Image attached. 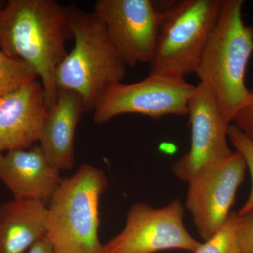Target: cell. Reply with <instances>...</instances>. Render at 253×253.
Listing matches in <instances>:
<instances>
[{"label":"cell","instance_id":"6","mask_svg":"<svg viewBox=\"0 0 253 253\" xmlns=\"http://www.w3.org/2000/svg\"><path fill=\"white\" fill-rule=\"evenodd\" d=\"M196 88L184 78L161 74H149L132 84L115 83L98 99L93 110L94 121L106 123L127 113L156 119L166 116H188Z\"/></svg>","mask_w":253,"mask_h":253},{"label":"cell","instance_id":"11","mask_svg":"<svg viewBox=\"0 0 253 253\" xmlns=\"http://www.w3.org/2000/svg\"><path fill=\"white\" fill-rule=\"evenodd\" d=\"M47 111L42 84L37 79L0 98V153L38 143Z\"/></svg>","mask_w":253,"mask_h":253},{"label":"cell","instance_id":"2","mask_svg":"<svg viewBox=\"0 0 253 253\" xmlns=\"http://www.w3.org/2000/svg\"><path fill=\"white\" fill-rule=\"evenodd\" d=\"M243 0H221L195 71L200 83L212 91L229 124L251 96L245 76L253 53V26L243 21Z\"/></svg>","mask_w":253,"mask_h":253},{"label":"cell","instance_id":"3","mask_svg":"<svg viewBox=\"0 0 253 253\" xmlns=\"http://www.w3.org/2000/svg\"><path fill=\"white\" fill-rule=\"evenodd\" d=\"M108 184L104 171L89 163L61 179L46 206V236L56 253H105L99 202Z\"/></svg>","mask_w":253,"mask_h":253},{"label":"cell","instance_id":"15","mask_svg":"<svg viewBox=\"0 0 253 253\" xmlns=\"http://www.w3.org/2000/svg\"><path fill=\"white\" fill-rule=\"evenodd\" d=\"M37 78L36 71L28 63L0 50V98Z\"/></svg>","mask_w":253,"mask_h":253},{"label":"cell","instance_id":"9","mask_svg":"<svg viewBox=\"0 0 253 253\" xmlns=\"http://www.w3.org/2000/svg\"><path fill=\"white\" fill-rule=\"evenodd\" d=\"M94 11L126 66L151 62L163 18L154 1L98 0Z\"/></svg>","mask_w":253,"mask_h":253},{"label":"cell","instance_id":"17","mask_svg":"<svg viewBox=\"0 0 253 253\" xmlns=\"http://www.w3.org/2000/svg\"><path fill=\"white\" fill-rule=\"evenodd\" d=\"M227 134L229 141L235 148L236 151L244 157L252 179V186L249 198L237 212L239 216H242L253 208V142L233 124L229 125Z\"/></svg>","mask_w":253,"mask_h":253},{"label":"cell","instance_id":"4","mask_svg":"<svg viewBox=\"0 0 253 253\" xmlns=\"http://www.w3.org/2000/svg\"><path fill=\"white\" fill-rule=\"evenodd\" d=\"M71 28L74 47L56 69V86L58 91L77 93L86 111H91L109 86L122 82L126 66L94 11L86 12L75 7Z\"/></svg>","mask_w":253,"mask_h":253},{"label":"cell","instance_id":"13","mask_svg":"<svg viewBox=\"0 0 253 253\" xmlns=\"http://www.w3.org/2000/svg\"><path fill=\"white\" fill-rule=\"evenodd\" d=\"M85 111L81 96L68 90L58 91L56 103L48 109L38 142L49 162L60 170L74 166L75 134Z\"/></svg>","mask_w":253,"mask_h":253},{"label":"cell","instance_id":"10","mask_svg":"<svg viewBox=\"0 0 253 253\" xmlns=\"http://www.w3.org/2000/svg\"><path fill=\"white\" fill-rule=\"evenodd\" d=\"M191 126L189 151L176 161L172 171L180 180L188 183L201 168L220 162L232 154L229 146L226 121L212 91L199 83L190 101Z\"/></svg>","mask_w":253,"mask_h":253},{"label":"cell","instance_id":"20","mask_svg":"<svg viewBox=\"0 0 253 253\" xmlns=\"http://www.w3.org/2000/svg\"><path fill=\"white\" fill-rule=\"evenodd\" d=\"M26 253H56L47 236H44L36 241Z\"/></svg>","mask_w":253,"mask_h":253},{"label":"cell","instance_id":"16","mask_svg":"<svg viewBox=\"0 0 253 253\" xmlns=\"http://www.w3.org/2000/svg\"><path fill=\"white\" fill-rule=\"evenodd\" d=\"M241 217L231 212L224 224L193 253H241L238 232Z\"/></svg>","mask_w":253,"mask_h":253},{"label":"cell","instance_id":"1","mask_svg":"<svg viewBox=\"0 0 253 253\" xmlns=\"http://www.w3.org/2000/svg\"><path fill=\"white\" fill-rule=\"evenodd\" d=\"M74 9L55 0H9L0 11V50L36 71L47 109L57 99L55 76L73 38Z\"/></svg>","mask_w":253,"mask_h":253},{"label":"cell","instance_id":"12","mask_svg":"<svg viewBox=\"0 0 253 253\" xmlns=\"http://www.w3.org/2000/svg\"><path fill=\"white\" fill-rule=\"evenodd\" d=\"M60 171L39 145L0 153V180L16 199L47 204L62 179Z\"/></svg>","mask_w":253,"mask_h":253},{"label":"cell","instance_id":"18","mask_svg":"<svg viewBox=\"0 0 253 253\" xmlns=\"http://www.w3.org/2000/svg\"><path fill=\"white\" fill-rule=\"evenodd\" d=\"M238 241L241 253H253V208L240 216Z\"/></svg>","mask_w":253,"mask_h":253},{"label":"cell","instance_id":"5","mask_svg":"<svg viewBox=\"0 0 253 253\" xmlns=\"http://www.w3.org/2000/svg\"><path fill=\"white\" fill-rule=\"evenodd\" d=\"M221 0H183L163 10L149 74L184 78L195 73Z\"/></svg>","mask_w":253,"mask_h":253},{"label":"cell","instance_id":"14","mask_svg":"<svg viewBox=\"0 0 253 253\" xmlns=\"http://www.w3.org/2000/svg\"><path fill=\"white\" fill-rule=\"evenodd\" d=\"M46 205L16 199L0 205V253H24L46 235Z\"/></svg>","mask_w":253,"mask_h":253},{"label":"cell","instance_id":"7","mask_svg":"<svg viewBox=\"0 0 253 253\" xmlns=\"http://www.w3.org/2000/svg\"><path fill=\"white\" fill-rule=\"evenodd\" d=\"M184 210L179 200L156 208L133 205L123 230L104 245L105 253H155L168 249L194 253L201 243L184 225Z\"/></svg>","mask_w":253,"mask_h":253},{"label":"cell","instance_id":"19","mask_svg":"<svg viewBox=\"0 0 253 253\" xmlns=\"http://www.w3.org/2000/svg\"><path fill=\"white\" fill-rule=\"evenodd\" d=\"M232 124L253 142V89L249 101L236 114Z\"/></svg>","mask_w":253,"mask_h":253},{"label":"cell","instance_id":"8","mask_svg":"<svg viewBox=\"0 0 253 253\" xmlns=\"http://www.w3.org/2000/svg\"><path fill=\"white\" fill-rule=\"evenodd\" d=\"M246 168L244 157L236 151L224 161L201 168L187 183L186 208L204 241L214 235L229 217Z\"/></svg>","mask_w":253,"mask_h":253},{"label":"cell","instance_id":"21","mask_svg":"<svg viewBox=\"0 0 253 253\" xmlns=\"http://www.w3.org/2000/svg\"><path fill=\"white\" fill-rule=\"evenodd\" d=\"M6 4V1H3V0H0V11H1Z\"/></svg>","mask_w":253,"mask_h":253}]
</instances>
